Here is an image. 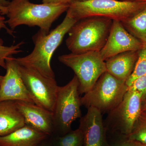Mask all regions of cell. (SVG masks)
Instances as JSON below:
<instances>
[{
	"mask_svg": "<svg viewBox=\"0 0 146 146\" xmlns=\"http://www.w3.org/2000/svg\"><path fill=\"white\" fill-rule=\"evenodd\" d=\"M77 20L66 13L61 23L48 34L39 30L33 36L35 46L32 51L24 57L16 58L19 65L31 68L48 77L55 78L50 61L54 53Z\"/></svg>",
	"mask_w": 146,
	"mask_h": 146,
	"instance_id": "6da1fadb",
	"label": "cell"
},
{
	"mask_svg": "<svg viewBox=\"0 0 146 146\" xmlns=\"http://www.w3.org/2000/svg\"><path fill=\"white\" fill-rule=\"evenodd\" d=\"M69 8L68 4H37L29 0H12L7 8L6 23L14 31L21 25L38 27L48 34L53 23Z\"/></svg>",
	"mask_w": 146,
	"mask_h": 146,
	"instance_id": "7a4b0ae2",
	"label": "cell"
},
{
	"mask_svg": "<svg viewBox=\"0 0 146 146\" xmlns=\"http://www.w3.org/2000/svg\"><path fill=\"white\" fill-rule=\"evenodd\" d=\"M112 20L100 17H91L77 21L68 32L66 40L71 53L100 52L107 41Z\"/></svg>",
	"mask_w": 146,
	"mask_h": 146,
	"instance_id": "3957f363",
	"label": "cell"
},
{
	"mask_svg": "<svg viewBox=\"0 0 146 146\" xmlns=\"http://www.w3.org/2000/svg\"><path fill=\"white\" fill-rule=\"evenodd\" d=\"M146 6V1L136 0H82L69 4L67 13L77 21L89 17H100L122 22Z\"/></svg>",
	"mask_w": 146,
	"mask_h": 146,
	"instance_id": "277c9868",
	"label": "cell"
},
{
	"mask_svg": "<svg viewBox=\"0 0 146 146\" xmlns=\"http://www.w3.org/2000/svg\"><path fill=\"white\" fill-rule=\"evenodd\" d=\"M142 101L141 93L128 89L122 101L104 121L108 139L128 137L142 111Z\"/></svg>",
	"mask_w": 146,
	"mask_h": 146,
	"instance_id": "5b68a950",
	"label": "cell"
},
{
	"mask_svg": "<svg viewBox=\"0 0 146 146\" xmlns=\"http://www.w3.org/2000/svg\"><path fill=\"white\" fill-rule=\"evenodd\" d=\"M79 82L75 75L65 86H58L52 113L54 133L52 136H63L70 131L72 125L82 117Z\"/></svg>",
	"mask_w": 146,
	"mask_h": 146,
	"instance_id": "8992f818",
	"label": "cell"
},
{
	"mask_svg": "<svg viewBox=\"0 0 146 146\" xmlns=\"http://www.w3.org/2000/svg\"><path fill=\"white\" fill-rule=\"evenodd\" d=\"M128 90L125 82L106 71L93 88L80 98L81 105L86 108H94L102 114L108 113L119 104Z\"/></svg>",
	"mask_w": 146,
	"mask_h": 146,
	"instance_id": "52a82bcc",
	"label": "cell"
},
{
	"mask_svg": "<svg viewBox=\"0 0 146 146\" xmlns=\"http://www.w3.org/2000/svg\"><path fill=\"white\" fill-rule=\"evenodd\" d=\"M58 59L74 71L78 80L80 94L90 91L102 75L106 72L105 61L100 52L71 53L60 55Z\"/></svg>",
	"mask_w": 146,
	"mask_h": 146,
	"instance_id": "ba28073f",
	"label": "cell"
},
{
	"mask_svg": "<svg viewBox=\"0 0 146 146\" xmlns=\"http://www.w3.org/2000/svg\"><path fill=\"white\" fill-rule=\"evenodd\" d=\"M19 69L35 104L52 112L58 87L55 78L48 77L35 70L19 64Z\"/></svg>",
	"mask_w": 146,
	"mask_h": 146,
	"instance_id": "9c48e42d",
	"label": "cell"
},
{
	"mask_svg": "<svg viewBox=\"0 0 146 146\" xmlns=\"http://www.w3.org/2000/svg\"><path fill=\"white\" fill-rule=\"evenodd\" d=\"M5 70L0 86V102L14 101L34 104L22 79L16 58L11 56L6 59Z\"/></svg>",
	"mask_w": 146,
	"mask_h": 146,
	"instance_id": "30bf717a",
	"label": "cell"
},
{
	"mask_svg": "<svg viewBox=\"0 0 146 146\" xmlns=\"http://www.w3.org/2000/svg\"><path fill=\"white\" fill-rule=\"evenodd\" d=\"M142 45L143 43L128 32L120 21H113L107 41L100 53L105 61L121 53L138 50Z\"/></svg>",
	"mask_w": 146,
	"mask_h": 146,
	"instance_id": "8fae6325",
	"label": "cell"
},
{
	"mask_svg": "<svg viewBox=\"0 0 146 146\" xmlns=\"http://www.w3.org/2000/svg\"><path fill=\"white\" fill-rule=\"evenodd\" d=\"M102 114L93 107L87 108L80 120L79 128L83 135V146H109Z\"/></svg>",
	"mask_w": 146,
	"mask_h": 146,
	"instance_id": "7c38bea8",
	"label": "cell"
},
{
	"mask_svg": "<svg viewBox=\"0 0 146 146\" xmlns=\"http://www.w3.org/2000/svg\"><path fill=\"white\" fill-rule=\"evenodd\" d=\"M16 103L26 125L48 136L53 134L54 123L52 112L35 104L22 101Z\"/></svg>",
	"mask_w": 146,
	"mask_h": 146,
	"instance_id": "4fadbf2b",
	"label": "cell"
},
{
	"mask_svg": "<svg viewBox=\"0 0 146 146\" xmlns=\"http://www.w3.org/2000/svg\"><path fill=\"white\" fill-rule=\"evenodd\" d=\"M138 50L121 53L105 60L106 71L116 78L127 81L134 70Z\"/></svg>",
	"mask_w": 146,
	"mask_h": 146,
	"instance_id": "5bb4252c",
	"label": "cell"
},
{
	"mask_svg": "<svg viewBox=\"0 0 146 146\" xmlns=\"http://www.w3.org/2000/svg\"><path fill=\"white\" fill-rule=\"evenodd\" d=\"M48 135L26 125L0 137V146H36Z\"/></svg>",
	"mask_w": 146,
	"mask_h": 146,
	"instance_id": "9a60e30c",
	"label": "cell"
},
{
	"mask_svg": "<svg viewBox=\"0 0 146 146\" xmlns=\"http://www.w3.org/2000/svg\"><path fill=\"white\" fill-rule=\"evenodd\" d=\"M25 125L16 101L0 102V137L8 135Z\"/></svg>",
	"mask_w": 146,
	"mask_h": 146,
	"instance_id": "2e32d148",
	"label": "cell"
},
{
	"mask_svg": "<svg viewBox=\"0 0 146 146\" xmlns=\"http://www.w3.org/2000/svg\"><path fill=\"white\" fill-rule=\"evenodd\" d=\"M121 22L131 34L142 43L146 42V6L132 17Z\"/></svg>",
	"mask_w": 146,
	"mask_h": 146,
	"instance_id": "e0dca14e",
	"label": "cell"
},
{
	"mask_svg": "<svg viewBox=\"0 0 146 146\" xmlns=\"http://www.w3.org/2000/svg\"><path fill=\"white\" fill-rule=\"evenodd\" d=\"M2 29L5 30L9 34L13 36L14 31L7 26L5 16L0 15V31ZM23 44L24 42H22L16 45L5 46L3 39L0 37V67L5 69L6 59L13 55L22 52L20 49Z\"/></svg>",
	"mask_w": 146,
	"mask_h": 146,
	"instance_id": "ac0fdd59",
	"label": "cell"
},
{
	"mask_svg": "<svg viewBox=\"0 0 146 146\" xmlns=\"http://www.w3.org/2000/svg\"><path fill=\"white\" fill-rule=\"evenodd\" d=\"M55 146H83V133L80 129L70 131L63 136H52Z\"/></svg>",
	"mask_w": 146,
	"mask_h": 146,
	"instance_id": "d6986e66",
	"label": "cell"
},
{
	"mask_svg": "<svg viewBox=\"0 0 146 146\" xmlns=\"http://www.w3.org/2000/svg\"><path fill=\"white\" fill-rule=\"evenodd\" d=\"M146 74V42L143 43L141 48L138 50V58L133 72L126 82L129 87L133 82L139 77Z\"/></svg>",
	"mask_w": 146,
	"mask_h": 146,
	"instance_id": "ffe728a7",
	"label": "cell"
},
{
	"mask_svg": "<svg viewBox=\"0 0 146 146\" xmlns=\"http://www.w3.org/2000/svg\"><path fill=\"white\" fill-rule=\"evenodd\" d=\"M127 138L146 145V111H141L132 132Z\"/></svg>",
	"mask_w": 146,
	"mask_h": 146,
	"instance_id": "44dd1931",
	"label": "cell"
},
{
	"mask_svg": "<svg viewBox=\"0 0 146 146\" xmlns=\"http://www.w3.org/2000/svg\"><path fill=\"white\" fill-rule=\"evenodd\" d=\"M128 89L141 93L143 100L146 98V74L135 80Z\"/></svg>",
	"mask_w": 146,
	"mask_h": 146,
	"instance_id": "7402d4cb",
	"label": "cell"
},
{
	"mask_svg": "<svg viewBox=\"0 0 146 146\" xmlns=\"http://www.w3.org/2000/svg\"><path fill=\"white\" fill-rule=\"evenodd\" d=\"M109 146H145L138 141L127 138L108 139Z\"/></svg>",
	"mask_w": 146,
	"mask_h": 146,
	"instance_id": "603a6c76",
	"label": "cell"
},
{
	"mask_svg": "<svg viewBox=\"0 0 146 146\" xmlns=\"http://www.w3.org/2000/svg\"><path fill=\"white\" fill-rule=\"evenodd\" d=\"M82 0H42L43 3L45 4H68L73 2Z\"/></svg>",
	"mask_w": 146,
	"mask_h": 146,
	"instance_id": "cb8c5ba5",
	"label": "cell"
},
{
	"mask_svg": "<svg viewBox=\"0 0 146 146\" xmlns=\"http://www.w3.org/2000/svg\"><path fill=\"white\" fill-rule=\"evenodd\" d=\"M36 146H55L52 136H48Z\"/></svg>",
	"mask_w": 146,
	"mask_h": 146,
	"instance_id": "d4e9b609",
	"label": "cell"
},
{
	"mask_svg": "<svg viewBox=\"0 0 146 146\" xmlns=\"http://www.w3.org/2000/svg\"><path fill=\"white\" fill-rule=\"evenodd\" d=\"M10 1L7 0H0V15L4 16Z\"/></svg>",
	"mask_w": 146,
	"mask_h": 146,
	"instance_id": "484cf974",
	"label": "cell"
},
{
	"mask_svg": "<svg viewBox=\"0 0 146 146\" xmlns=\"http://www.w3.org/2000/svg\"><path fill=\"white\" fill-rule=\"evenodd\" d=\"M142 111H146V98L142 101Z\"/></svg>",
	"mask_w": 146,
	"mask_h": 146,
	"instance_id": "4316f807",
	"label": "cell"
},
{
	"mask_svg": "<svg viewBox=\"0 0 146 146\" xmlns=\"http://www.w3.org/2000/svg\"><path fill=\"white\" fill-rule=\"evenodd\" d=\"M3 78V76L0 75V86H1Z\"/></svg>",
	"mask_w": 146,
	"mask_h": 146,
	"instance_id": "83f0119b",
	"label": "cell"
},
{
	"mask_svg": "<svg viewBox=\"0 0 146 146\" xmlns=\"http://www.w3.org/2000/svg\"><path fill=\"white\" fill-rule=\"evenodd\" d=\"M138 1H146V0H137Z\"/></svg>",
	"mask_w": 146,
	"mask_h": 146,
	"instance_id": "f1b7e54d",
	"label": "cell"
},
{
	"mask_svg": "<svg viewBox=\"0 0 146 146\" xmlns=\"http://www.w3.org/2000/svg\"><path fill=\"white\" fill-rule=\"evenodd\" d=\"M122 1H127V0H122Z\"/></svg>",
	"mask_w": 146,
	"mask_h": 146,
	"instance_id": "f546056e",
	"label": "cell"
},
{
	"mask_svg": "<svg viewBox=\"0 0 146 146\" xmlns=\"http://www.w3.org/2000/svg\"><path fill=\"white\" fill-rule=\"evenodd\" d=\"M145 146H146V145H144Z\"/></svg>",
	"mask_w": 146,
	"mask_h": 146,
	"instance_id": "4dcf8cb0",
	"label": "cell"
}]
</instances>
